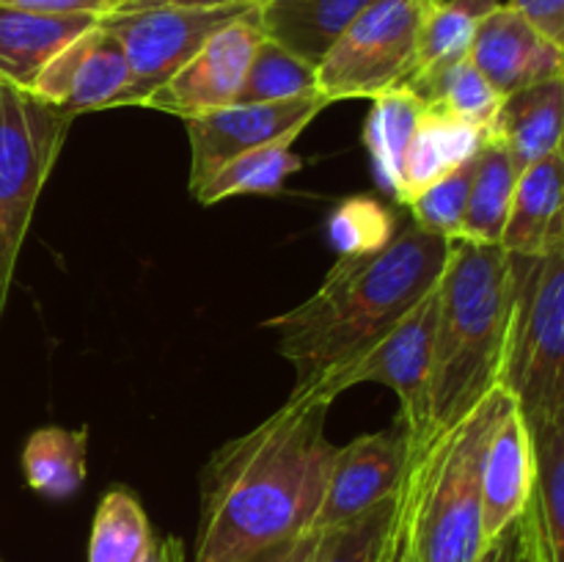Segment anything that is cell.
Returning <instances> with one entry per match:
<instances>
[{
	"instance_id": "6da1fadb",
	"label": "cell",
	"mask_w": 564,
	"mask_h": 562,
	"mask_svg": "<svg viewBox=\"0 0 564 562\" xmlns=\"http://www.w3.org/2000/svg\"><path fill=\"white\" fill-rule=\"evenodd\" d=\"M330 406L317 395H290L213 452L202 472L193 562H257L312 529L336 452L325 439Z\"/></svg>"
},
{
	"instance_id": "7a4b0ae2",
	"label": "cell",
	"mask_w": 564,
	"mask_h": 562,
	"mask_svg": "<svg viewBox=\"0 0 564 562\" xmlns=\"http://www.w3.org/2000/svg\"><path fill=\"white\" fill-rule=\"evenodd\" d=\"M446 253V237L411 220L380 251L339 257L312 298L264 320V328L279 331V353L295 367L292 395L314 389L378 345L438 287Z\"/></svg>"
},
{
	"instance_id": "3957f363",
	"label": "cell",
	"mask_w": 564,
	"mask_h": 562,
	"mask_svg": "<svg viewBox=\"0 0 564 562\" xmlns=\"http://www.w3.org/2000/svg\"><path fill=\"white\" fill-rule=\"evenodd\" d=\"M512 309V259L501 246L449 240L438 281L430 367L433 430L466 417L499 386Z\"/></svg>"
},
{
	"instance_id": "277c9868",
	"label": "cell",
	"mask_w": 564,
	"mask_h": 562,
	"mask_svg": "<svg viewBox=\"0 0 564 562\" xmlns=\"http://www.w3.org/2000/svg\"><path fill=\"white\" fill-rule=\"evenodd\" d=\"M496 386L466 417L411 446L400 483L416 562H477L482 534V461L494 428L512 406Z\"/></svg>"
},
{
	"instance_id": "5b68a950",
	"label": "cell",
	"mask_w": 564,
	"mask_h": 562,
	"mask_svg": "<svg viewBox=\"0 0 564 562\" xmlns=\"http://www.w3.org/2000/svg\"><path fill=\"white\" fill-rule=\"evenodd\" d=\"M512 259V309L499 386L527 422L564 411V240Z\"/></svg>"
},
{
	"instance_id": "8992f818",
	"label": "cell",
	"mask_w": 564,
	"mask_h": 562,
	"mask_svg": "<svg viewBox=\"0 0 564 562\" xmlns=\"http://www.w3.org/2000/svg\"><path fill=\"white\" fill-rule=\"evenodd\" d=\"M72 116L31 91L0 83V314L42 187L58 160Z\"/></svg>"
},
{
	"instance_id": "52a82bcc",
	"label": "cell",
	"mask_w": 564,
	"mask_h": 562,
	"mask_svg": "<svg viewBox=\"0 0 564 562\" xmlns=\"http://www.w3.org/2000/svg\"><path fill=\"white\" fill-rule=\"evenodd\" d=\"M430 0H375L317 66V88L330 105L375 99L416 69L419 36Z\"/></svg>"
},
{
	"instance_id": "ba28073f",
	"label": "cell",
	"mask_w": 564,
	"mask_h": 562,
	"mask_svg": "<svg viewBox=\"0 0 564 562\" xmlns=\"http://www.w3.org/2000/svg\"><path fill=\"white\" fill-rule=\"evenodd\" d=\"M435 317H438V287L424 295L378 345L350 361L347 367L336 369L314 389L303 395H317L334 402L341 391L358 383L391 386L400 397V419L408 430L411 446H419L433 433V417H430V367H433V336Z\"/></svg>"
},
{
	"instance_id": "9c48e42d",
	"label": "cell",
	"mask_w": 564,
	"mask_h": 562,
	"mask_svg": "<svg viewBox=\"0 0 564 562\" xmlns=\"http://www.w3.org/2000/svg\"><path fill=\"white\" fill-rule=\"evenodd\" d=\"M259 3V0H257ZM257 3L215 6V9H143L116 11L99 25L121 44L132 69V86L121 108H141L152 91L174 77L209 36L235 22Z\"/></svg>"
},
{
	"instance_id": "30bf717a",
	"label": "cell",
	"mask_w": 564,
	"mask_h": 562,
	"mask_svg": "<svg viewBox=\"0 0 564 562\" xmlns=\"http://www.w3.org/2000/svg\"><path fill=\"white\" fill-rule=\"evenodd\" d=\"M323 94L279 99V102L226 105L187 119L191 141V187L213 176L220 165L275 141H295L328 108Z\"/></svg>"
},
{
	"instance_id": "8fae6325",
	"label": "cell",
	"mask_w": 564,
	"mask_h": 562,
	"mask_svg": "<svg viewBox=\"0 0 564 562\" xmlns=\"http://www.w3.org/2000/svg\"><path fill=\"white\" fill-rule=\"evenodd\" d=\"M257 6L220 28L215 36H209L204 47L174 77H169L158 91L149 94L141 108L163 110V114L180 116L187 121L193 116L235 105L253 50L264 39Z\"/></svg>"
},
{
	"instance_id": "7c38bea8",
	"label": "cell",
	"mask_w": 564,
	"mask_h": 562,
	"mask_svg": "<svg viewBox=\"0 0 564 562\" xmlns=\"http://www.w3.org/2000/svg\"><path fill=\"white\" fill-rule=\"evenodd\" d=\"M411 455L402 422L380 433H364L347 446H336L323 505L314 516V532L350 521L400 488Z\"/></svg>"
},
{
	"instance_id": "4fadbf2b",
	"label": "cell",
	"mask_w": 564,
	"mask_h": 562,
	"mask_svg": "<svg viewBox=\"0 0 564 562\" xmlns=\"http://www.w3.org/2000/svg\"><path fill=\"white\" fill-rule=\"evenodd\" d=\"M130 86L132 69L124 50L97 22L44 66L31 94L75 119L88 110L121 108Z\"/></svg>"
},
{
	"instance_id": "5bb4252c",
	"label": "cell",
	"mask_w": 564,
	"mask_h": 562,
	"mask_svg": "<svg viewBox=\"0 0 564 562\" xmlns=\"http://www.w3.org/2000/svg\"><path fill=\"white\" fill-rule=\"evenodd\" d=\"M468 58L501 97L564 75V44L545 36L510 3L496 6L479 22Z\"/></svg>"
},
{
	"instance_id": "9a60e30c",
	"label": "cell",
	"mask_w": 564,
	"mask_h": 562,
	"mask_svg": "<svg viewBox=\"0 0 564 562\" xmlns=\"http://www.w3.org/2000/svg\"><path fill=\"white\" fill-rule=\"evenodd\" d=\"M532 433L534 479L521 518L529 562H564V411L527 422Z\"/></svg>"
},
{
	"instance_id": "2e32d148",
	"label": "cell",
	"mask_w": 564,
	"mask_h": 562,
	"mask_svg": "<svg viewBox=\"0 0 564 562\" xmlns=\"http://www.w3.org/2000/svg\"><path fill=\"white\" fill-rule=\"evenodd\" d=\"M534 450L532 433L512 402L494 428L482 461V534L485 543L521 518L532 494Z\"/></svg>"
},
{
	"instance_id": "e0dca14e",
	"label": "cell",
	"mask_w": 564,
	"mask_h": 562,
	"mask_svg": "<svg viewBox=\"0 0 564 562\" xmlns=\"http://www.w3.org/2000/svg\"><path fill=\"white\" fill-rule=\"evenodd\" d=\"M488 141L507 149L518 171L549 154L564 141V80H545L501 97L488 127Z\"/></svg>"
},
{
	"instance_id": "ac0fdd59",
	"label": "cell",
	"mask_w": 564,
	"mask_h": 562,
	"mask_svg": "<svg viewBox=\"0 0 564 562\" xmlns=\"http://www.w3.org/2000/svg\"><path fill=\"white\" fill-rule=\"evenodd\" d=\"M564 240V154L554 152L518 174L510 218L499 246L534 257Z\"/></svg>"
},
{
	"instance_id": "d6986e66",
	"label": "cell",
	"mask_w": 564,
	"mask_h": 562,
	"mask_svg": "<svg viewBox=\"0 0 564 562\" xmlns=\"http://www.w3.org/2000/svg\"><path fill=\"white\" fill-rule=\"evenodd\" d=\"M97 22L94 17H53L0 6V83L31 91L44 66Z\"/></svg>"
},
{
	"instance_id": "ffe728a7",
	"label": "cell",
	"mask_w": 564,
	"mask_h": 562,
	"mask_svg": "<svg viewBox=\"0 0 564 562\" xmlns=\"http://www.w3.org/2000/svg\"><path fill=\"white\" fill-rule=\"evenodd\" d=\"M375 0H259L262 33L308 64L319 66L341 33Z\"/></svg>"
},
{
	"instance_id": "44dd1931",
	"label": "cell",
	"mask_w": 564,
	"mask_h": 562,
	"mask_svg": "<svg viewBox=\"0 0 564 562\" xmlns=\"http://www.w3.org/2000/svg\"><path fill=\"white\" fill-rule=\"evenodd\" d=\"M485 141H488V132L482 127L438 114V110H424L402 158L400 204H408L446 174L471 163Z\"/></svg>"
},
{
	"instance_id": "7402d4cb",
	"label": "cell",
	"mask_w": 564,
	"mask_h": 562,
	"mask_svg": "<svg viewBox=\"0 0 564 562\" xmlns=\"http://www.w3.org/2000/svg\"><path fill=\"white\" fill-rule=\"evenodd\" d=\"M427 105L408 86H394L372 99V110L364 125V147L378 185L400 202L402 196V158L422 121Z\"/></svg>"
},
{
	"instance_id": "603a6c76",
	"label": "cell",
	"mask_w": 564,
	"mask_h": 562,
	"mask_svg": "<svg viewBox=\"0 0 564 562\" xmlns=\"http://www.w3.org/2000/svg\"><path fill=\"white\" fill-rule=\"evenodd\" d=\"M88 428L66 430L47 424L28 435L22 446V474L28 488L50 501L72 499L86 483Z\"/></svg>"
},
{
	"instance_id": "cb8c5ba5",
	"label": "cell",
	"mask_w": 564,
	"mask_h": 562,
	"mask_svg": "<svg viewBox=\"0 0 564 562\" xmlns=\"http://www.w3.org/2000/svg\"><path fill=\"white\" fill-rule=\"evenodd\" d=\"M402 86L411 88L430 110L455 116L468 125L482 127L485 132L501 105V94L485 80V75L471 64L468 55L416 72Z\"/></svg>"
},
{
	"instance_id": "d4e9b609",
	"label": "cell",
	"mask_w": 564,
	"mask_h": 562,
	"mask_svg": "<svg viewBox=\"0 0 564 562\" xmlns=\"http://www.w3.org/2000/svg\"><path fill=\"white\" fill-rule=\"evenodd\" d=\"M518 165L501 149L499 143L485 141L477 154L471 176V191H468L466 215H463L460 237L482 246H499L505 235L507 218H510L512 193L518 182Z\"/></svg>"
},
{
	"instance_id": "484cf974",
	"label": "cell",
	"mask_w": 564,
	"mask_h": 562,
	"mask_svg": "<svg viewBox=\"0 0 564 562\" xmlns=\"http://www.w3.org/2000/svg\"><path fill=\"white\" fill-rule=\"evenodd\" d=\"M292 143L295 141H275L229 160L213 176L191 187L193 198L198 204H218L231 196L279 193L284 182L303 169V158L292 152Z\"/></svg>"
},
{
	"instance_id": "4316f807",
	"label": "cell",
	"mask_w": 564,
	"mask_h": 562,
	"mask_svg": "<svg viewBox=\"0 0 564 562\" xmlns=\"http://www.w3.org/2000/svg\"><path fill=\"white\" fill-rule=\"evenodd\" d=\"M152 549V523L138 496L127 488L108 490L94 512L88 562H147Z\"/></svg>"
},
{
	"instance_id": "83f0119b",
	"label": "cell",
	"mask_w": 564,
	"mask_h": 562,
	"mask_svg": "<svg viewBox=\"0 0 564 562\" xmlns=\"http://www.w3.org/2000/svg\"><path fill=\"white\" fill-rule=\"evenodd\" d=\"M496 6H501V0H441V3L430 6L427 17H424L422 36H419L413 75L430 69V66L466 58L479 22Z\"/></svg>"
},
{
	"instance_id": "f1b7e54d",
	"label": "cell",
	"mask_w": 564,
	"mask_h": 562,
	"mask_svg": "<svg viewBox=\"0 0 564 562\" xmlns=\"http://www.w3.org/2000/svg\"><path fill=\"white\" fill-rule=\"evenodd\" d=\"M317 91V66L264 36L259 47L253 50V58L248 64L246 80H242L235 105L279 102V99Z\"/></svg>"
},
{
	"instance_id": "f546056e",
	"label": "cell",
	"mask_w": 564,
	"mask_h": 562,
	"mask_svg": "<svg viewBox=\"0 0 564 562\" xmlns=\"http://www.w3.org/2000/svg\"><path fill=\"white\" fill-rule=\"evenodd\" d=\"M400 512V488L350 521L319 532L314 562H383Z\"/></svg>"
},
{
	"instance_id": "4dcf8cb0",
	"label": "cell",
	"mask_w": 564,
	"mask_h": 562,
	"mask_svg": "<svg viewBox=\"0 0 564 562\" xmlns=\"http://www.w3.org/2000/svg\"><path fill=\"white\" fill-rule=\"evenodd\" d=\"M397 235V220L389 207L372 196H352L341 202L328 218V237L339 257L375 253Z\"/></svg>"
},
{
	"instance_id": "1f68e13d",
	"label": "cell",
	"mask_w": 564,
	"mask_h": 562,
	"mask_svg": "<svg viewBox=\"0 0 564 562\" xmlns=\"http://www.w3.org/2000/svg\"><path fill=\"white\" fill-rule=\"evenodd\" d=\"M474 163H477V158H474L471 163L460 165L457 171H452V174H446L444 180H438L435 185H430L427 191L419 193L416 198H411L405 207L411 209L413 224L433 231V235L446 237V240L460 237L468 191H471Z\"/></svg>"
},
{
	"instance_id": "d6a6232c",
	"label": "cell",
	"mask_w": 564,
	"mask_h": 562,
	"mask_svg": "<svg viewBox=\"0 0 564 562\" xmlns=\"http://www.w3.org/2000/svg\"><path fill=\"white\" fill-rule=\"evenodd\" d=\"M0 6L36 11V14L94 17V20H105V17L119 11L121 0H0Z\"/></svg>"
},
{
	"instance_id": "836d02e7",
	"label": "cell",
	"mask_w": 564,
	"mask_h": 562,
	"mask_svg": "<svg viewBox=\"0 0 564 562\" xmlns=\"http://www.w3.org/2000/svg\"><path fill=\"white\" fill-rule=\"evenodd\" d=\"M510 6L521 11L545 36L564 44V0H510Z\"/></svg>"
},
{
	"instance_id": "e575fe53",
	"label": "cell",
	"mask_w": 564,
	"mask_h": 562,
	"mask_svg": "<svg viewBox=\"0 0 564 562\" xmlns=\"http://www.w3.org/2000/svg\"><path fill=\"white\" fill-rule=\"evenodd\" d=\"M477 562H529L527 549H523L521 523H510L505 532L496 534V538L485 545Z\"/></svg>"
},
{
	"instance_id": "d590c367",
	"label": "cell",
	"mask_w": 564,
	"mask_h": 562,
	"mask_svg": "<svg viewBox=\"0 0 564 562\" xmlns=\"http://www.w3.org/2000/svg\"><path fill=\"white\" fill-rule=\"evenodd\" d=\"M319 532L308 529V532H301L297 538L286 540L279 549L268 551L264 556H259L257 562H314V554H317Z\"/></svg>"
},
{
	"instance_id": "8d00e7d4",
	"label": "cell",
	"mask_w": 564,
	"mask_h": 562,
	"mask_svg": "<svg viewBox=\"0 0 564 562\" xmlns=\"http://www.w3.org/2000/svg\"><path fill=\"white\" fill-rule=\"evenodd\" d=\"M257 3V0H121L119 11H143V9H215V6Z\"/></svg>"
},
{
	"instance_id": "74e56055",
	"label": "cell",
	"mask_w": 564,
	"mask_h": 562,
	"mask_svg": "<svg viewBox=\"0 0 564 562\" xmlns=\"http://www.w3.org/2000/svg\"><path fill=\"white\" fill-rule=\"evenodd\" d=\"M383 562H416L411 549V534H408L405 512H402V494H400V512H397L394 529H391L389 545H386Z\"/></svg>"
},
{
	"instance_id": "f35d334b",
	"label": "cell",
	"mask_w": 564,
	"mask_h": 562,
	"mask_svg": "<svg viewBox=\"0 0 564 562\" xmlns=\"http://www.w3.org/2000/svg\"><path fill=\"white\" fill-rule=\"evenodd\" d=\"M147 562H187L185 543L180 538H163L160 543H154Z\"/></svg>"
},
{
	"instance_id": "ab89813d",
	"label": "cell",
	"mask_w": 564,
	"mask_h": 562,
	"mask_svg": "<svg viewBox=\"0 0 564 562\" xmlns=\"http://www.w3.org/2000/svg\"><path fill=\"white\" fill-rule=\"evenodd\" d=\"M562 80H564V75H562ZM560 152L564 154V141H562V149H560Z\"/></svg>"
},
{
	"instance_id": "60d3db41",
	"label": "cell",
	"mask_w": 564,
	"mask_h": 562,
	"mask_svg": "<svg viewBox=\"0 0 564 562\" xmlns=\"http://www.w3.org/2000/svg\"><path fill=\"white\" fill-rule=\"evenodd\" d=\"M430 3H433V6H435V3H441V0H430Z\"/></svg>"
}]
</instances>
